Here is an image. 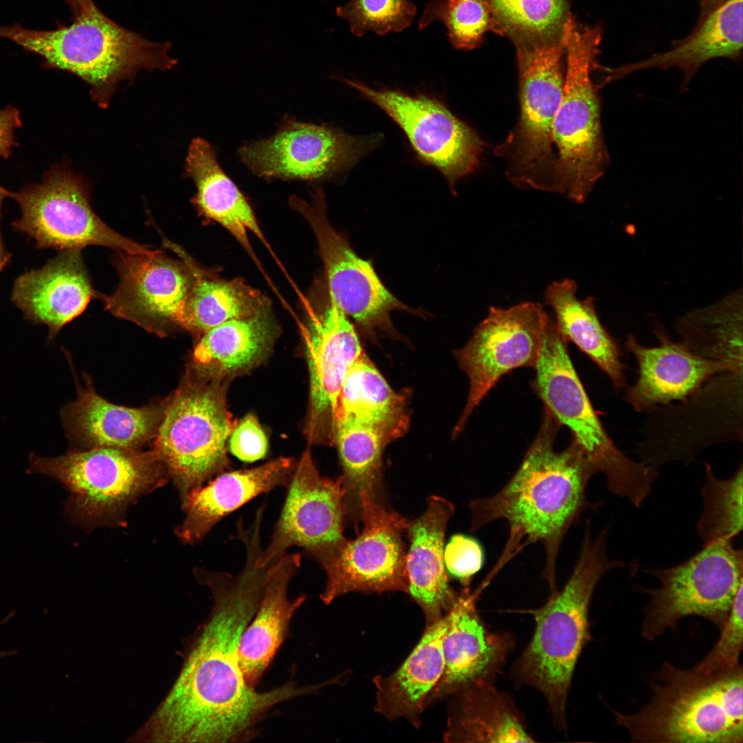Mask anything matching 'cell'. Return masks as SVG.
<instances>
[{"mask_svg": "<svg viewBox=\"0 0 743 743\" xmlns=\"http://www.w3.org/2000/svg\"><path fill=\"white\" fill-rule=\"evenodd\" d=\"M246 553L237 574L195 570L200 583L211 591V612L195 634L173 686L133 740L247 742L275 706L323 686L289 681L260 692L246 682L239 665V643L259 606L268 567L256 565L257 547L246 546Z\"/></svg>", "mask_w": 743, "mask_h": 743, "instance_id": "6da1fadb", "label": "cell"}, {"mask_svg": "<svg viewBox=\"0 0 743 743\" xmlns=\"http://www.w3.org/2000/svg\"><path fill=\"white\" fill-rule=\"evenodd\" d=\"M560 427L544 409L539 432L512 477L495 494L469 504L471 532L498 520L508 527L502 552L479 586L482 590L524 548L537 543L545 555L543 577L550 593L557 590V561L564 537L585 510L597 506L587 497L596 472L579 445L572 440L564 450L554 449Z\"/></svg>", "mask_w": 743, "mask_h": 743, "instance_id": "7a4b0ae2", "label": "cell"}, {"mask_svg": "<svg viewBox=\"0 0 743 743\" xmlns=\"http://www.w3.org/2000/svg\"><path fill=\"white\" fill-rule=\"evenodd\" d=\"M608 536L609 529L604 528L593 537L590 522H586L581 551L566 583L550 593L543 605L526 611L534 616L535 629L513 667L515 680L543 694L556 726L563 731L572 678L589 638L592 597L607 572L625 566L608 557Z\"/></svg>", "mask_w": 743, "mask_h": 743, "instance_id": "3957f363", "label": "cell"}, {"mask_svg": "<svg viewBox=\"0 0 743 743\" xmlns=\"http://www.w3.org/2000/svg\"><path fill=\"white\" fill-rule=\"evenodd\" d=\"M0 38L36 54L48 68L69 72L91 87L90 95L107 108L119 83L142 70L171 69L169 43L151 41L111 21L97 7L54 30H34L19 23L0 27Z\"/></svg>", "mask_w": 743, "mask_h": 743, "instance_id": "277c9868", "label": "cell"}, {"mask_svg": "<svg viewBox=\"0 0 743 743\" xmlns=\"http://www.w3.org/2000/svg\"><path fill=\"white\" fill-rule=\"evenodd\" d=\"M653 696L636 713L614 711L634 741L673 743L743 742V671L713 674L665 661L650 684Z\"/></svg>", "mask_w": 743, "mask_h": 743, "instance_id": "5b68a950", "label": "cell"}, {"mask_svg": "<svg viewBox=\"0 0 743 743\" xmlns=\"http://www.w3.org/2000/svg\"><path fill=\"white\" fill-rule=\"evenodd\" d=\"M602 28L580 27L569 15L563 32L566 53L563 95L552 126L556 147L554 192L583 203L610 162L601 120V100L593 78Z\"/></svg>", "mask_w": 743, "mask_h": 743, "instance_id": "8992f818", "label": "cell"}, {"mask_svg": "<svg viewBox=\"0 0 743 743\" xmlns=\"http://www.w3.org/2000/svg\"><path fill=\"white\" fill-rule=\"evenodd\" d=\"M531 386L546 409L572 433L586 459L606 479L608 491L640 508L658 477L657 469L627 457L609 436L575 370L554 321L543 336Z\"/></svg>", "mask_w": 743, "mask_h": 743, "instance_id": "52a82bcc", "label": "cell"}, {"mask_svg": "<svg viewBox=\"0 0 743 743\" xmlns=\"http://www.w3.org/2000/svg\"><path fill=\"white\" fill-rule=\"evenodd\" d=\"M29 473L55 479L68 491L65 512L85 526L119 521L141 495L164 484L167 472L152 449L96 447L55 457L32 453Z\"/></svg>", "mask_w": 743, "mask_h": 743, "instance_id": "ba28073f", "label": "cell"}, {"mask_svg": "<svg viewBox=\"0 0 743 743\" xmlns=\"http://www.w3.org/2000/svg\"><path fill=\"white\" fill-rule=\"evenodd\" d=\"M235 425L220 386L208 377L188 372L166 398L153 450L182 504L228 466L226 442Z\"/></svg>", "mask_w": 743, "mask_h": 743, "instance_id": "9c48e42d", "label": "cell"}, {"mask_svg": "<svg viewBox=\"0 0 743 743\" xmlns=\"http://www.w3.org/2000/svg\"><path fill=\"white\" fill-rule=\"evenodd\" d=\"M516 48L520 115L495 152L505 160L507 177L515 186L554 192L552 126L563 95V38Z\"/></svg>", "mask_w": 743, "mask_h": 743, "instance_id": "30bf717a", "label": "cell"}, {"mask_svg": "<svg viewBox=\"0 0 743 743\" xmlns=\"http://www.w3.org/2000/svg\"><path fill=\"white\" fill-rule=\"evenodd\" d=\"M89 189L87 182L67 164L52 166L39 183L10 192L21 211L11 224L12 230L32 239L37 249L81 250L96 245L148 256L162 252L107 225L92 210Z\"/></svg>", "mask_w": 743, "mask_h": 743, "instance_id": "8fae6325", "label": "cell"}, {"mask_svg": "<svg viewBox=\"0 0 743 743\" xmlns=\"http://www.w3.org/2000/svg\"><path fill=\"white\" fill-rule=\"evenodd\" d=\"M645 572L660 584L640 588L649 596L641 629L644 638L653 640L690 616L721 627L743 585V552L733 541H715L676 566Z\"/></svg>", "mask_w": 743, "mask_h": 743, "instance_id": "7c38bea8", "label": "cell"}, {"mask_svg": "<svg viewBox=\"0 0 743 743\" xmlns=\"http://www.w3.org/2000/svg\"><path fill=\"white\" fill-rule=\"evenodd\" d=\"M359 514L363 523L361 533L315 560L327 575L320 594L326 605L351 592L408 593L402 535L409 521L367 493L359 497Z\"/></svg>", "mask_w": 743, "mask_h": 743, "instance_id": "4fadbf2b", "label": "cell"}, {"mask_svg": "<svg viewBox=\"0 0 743 743\" xmlns=\"http://www.w3.org/2000/svg\"><path fill=\"white\" fill-rule=\"evenodd\" d=\"M550 321L541 304L524 302L509 308L491 307L455 357L470 387L464 409L453 432L456 438L499 379L519 367L535 368Z\"/></svg>", "mask_w": 743, "mask_h": 743, "instance_id": "5bb4252c", "label": "cell"}, {"mask_svg": "<svg viewBox=\"0 0 743 743\" xmlns=\"http://www.w3.org/2000/svg\"><path fill=\"white\" fill-rule=\"evenodd\" d=\"M383 110L401 128L418 158L436 168L454 189L478 166L484 144L439 100L340 78Z\"/></svg>", "mask_w": 743, "mask_h": 743, "instance_id": "9a60e30c", "label": "cell"}, {"mask_svg": "<svg viewBox=\"0 0 743 743\" xmlns=\"http://www.w3.org/2000/svg\"><path fill=\"white\" fill-rule=\"evenodd\" d=\"M288 493L270 541L259 552L256 565L263 568L293 546L316 560L346 539L343 535L349 508L342 477L322 476L305 451L297 462Z\"/></svg>", "mask_w": 743, "mask_h": 743, "instance_id": "2e32d148", "label": "cell"}, {"mask_svg": "<svg viewBox=\"0 0 743 743\" xmlns=\"http://www.w3.org/2000/svg\"><path fill=\"white\" fill-rule=\"evenodd\" d=\"M290 204L308 222L317 243L327 278L328 294L338 306L367 332L395 331L391 312L413 313L385 286L372 263L358 256L347 240L328 221L324 193L316 191L313 204L292 197Z\"/></svg>", "mask_w": 743, "mask_h": 743, "instance_id": "e0dca14e", "label": "cell"}, {"mask_svg": "<svg viewBox=\"0 0 743 743\" xmlns=\"http://www.w3.org/2000/svg\"><path fill=\"white\" fill-rule=\"evenodd\" d=\"M375 134L356 136L337 129L286 120L268 139L243 147L241 161L264 177L314 180L356 163L379 142Z\"/></svg>", "mask_w": 743, "mask_h": 743, "instance_id": "ac0fdd59", "label": "cell"}, {"mask_svg": "<svg viewBox=\"0 0 743 743\" xmlns=\"http://www.w3.org/2000/svg\"><path fill=\"white\" fill-rule=\"evenodd\" d=\"M115 264L120 281L112 294L102 297L106 310L158 336L180 327L193 281L184 261L170 259L162 251L153 256L119 251Z\"/></svg>", "mask_w": 743, "mask_h": 743, "instance_id": "d6986e66", "label": "cell"}, {"mask_svg": "<svg viewBox=\"0 0 743 743\" xmlns=\"http://www.w3.org/2000/svg\"><path fill=\"white\" fill-rule=\"evenodd\" d=\"M350 319L327 292L304 330L310 374L311 435L334 442V416L345 378L363 352Z\"/></svg>", "mask_w": 743, "mask_h": 743, "instance_id": "ffe728a7", "label": "cell"}, {"mask_svg": "<svg viewBox=\"0 0 743 743\" xmlns=\"http://www.w3.org/2000/svg\"><path fill=\"white\" fill-rule=\"evenodd\" d=\"M480 595L464 591L451 610L442 640L444 669L425 707L475 685L493 684L515 645L509 633L491 632L480 617Z\"/></svg>", "mask_w": 743, "mask_h": 743, "instance_id": "44dd1931", "label": "cell"}, {"mask_svg": "<svg viewBox=\"0 0 743 743\" xmlns=\"http://www.w3.org/2000/svg\"><path fill=\"white\" fill-rule=\"evenodd\" d=\"M658 345L647 347L629 335L625 343L638 364V378L625 400L638 412L654 411L674 401H683L713 377L726 372L742 373L732 365L701 357L681 342L674 341L658 326Z\"/></svg>", "mask_w": 743, "mask_h": 743, "instance_id": "7402d4cb", "label": "cell"}, {"mask_svg": "<svg viewBox=\"0 0 743 743\" xmlns=\"http://www.w3.org/2000/svg\"><path fill=\"white\" fill-rule=\"evenodd\" d=\"M80 250H64L15 280L11 300L25 319L48 327V338L80 315L94 296Z\"/></svg>", "mask_w": 743, "mask_h": 743, "instance_id": "603a6c76", "label": "cell"}, {"mask_svg": "<svg viewBox=\"0 0 743 743\" xmlns=\"http://www.w3.org/2000/svg\"><path fill=\"white\" fill-rule=\"evenodd\" d=\"M301 557L288 552L268 566L257 610L240 637L238 660L248 685L257 687L287 636L297 610L306 599L301 594L288 596L292 579L301 567Z\"/></svg>", "mask_w": 743, "mask_h": 743, "instance_id": "cb8c5ba5", "label": "cell"}, {"mask_svg": "<svg viewBox=\"0 0 743 743\" xmlns=\"http://www.w3.org/2000/svg\"><path fill=\"white\" fill-rule=\"evenodd\" d=\"M297 462L280 457L252 469L222 472L191 492L182 504L185 517L176 528L184 543L194 544L228 514L256 497L288 486Z\"/></svg>", "mask_w": 743, "mask_h": 743, "instance_id": "d4e9b609", "label": "cell"}, {"mask_svg": "<svg viewBox=\"0 0 743 743\" xmlns=\"http://www.w3.org/2000/svg\"><path fill=\"white\" fill-rule=\"evenodd\" d=\"M454 512L450 502L431 496L424 513L409 521L406 530L408 594L422 610L427 625L449 613L459 597L449 583L444 559L446 527Z\"/></svg>", "mask_w": 743, "mask_h": 743, "instance_id": "484cf974", "label": "cell"}, {"mask_svg": "<svg viewBox=\"0 0 743 743\" xmlns=\"http://www.w3.org/2000/svg\"><path fill=\"white\" fill-rule=\"evenodd\" d=\"M166 398L140 408L113 404L87 385L62 411L71 440L85 448L140 449L153 441L164 416Z\"/></svg>", "mask_w": 743, "mask_h": 743, "instance_id": "4316f807", "label": "cell"}, {"mask_svg": "<svg viewBox=\"0 0 743 743\" xmlns=\"http://www.w3.org/2000/svg\"><path fill=\"white\" fill-rule=\"evenodd\" d=\"M450 621L451 612L427 625L417 645L396 671L387 677H374L376 711L389 720L402 718L420 726L427 699L443 671L442 640Z\"/></svg>", "mask_w": 743, "mask_h": 743, "instance_id": "83f0119b", "label": "cell"}, {"mask_svg": "<svg viewBox=\"0 0 743 743\" xmlns=\"http://www.w3.org/2000/svg\"><path fill=\"white\" fill-rule=\"evenodd\" d=\"M742 49V0H728L710 13L674 49L645 61L607 69L603 84L648 68H678L687 85L699 68L715 58L737 60Z\"/></svg>", "mask_w": 743, "mask_h": 743, "instance_id": "f1b7e54d", "label": "cell"}, {"mask_svg": "<svg viewBox=\"0 0 743 743\" xmlns=\"http://www.w3.org/2000/svg\"><path fill=\"white\" fill-rule=\"evenodd\" d=\"M185 169L195 183L197 193L192 202L202 215L225 228L253 258L249 233L270 250L251 206L223 171L206 140H192Z\"/></svg>", "mask_w": 743, "mask_h": 743, "instance_id": "f546056e", "label": "cell"}, {"mask_svg": "<svg viewBox=\"0 0 743 743\" xmlns=\"http://www.w3.org/2000/svg\"><path fill=\"white\" fill-rule=\"evenodd\" d=\"M444 739L453 742H531L522 715L493 684L472 685L452 695Z\"/></svg>", "mask_w": 743, "mask_h": 743, "instance_id": "4dcf8cb0", "label": "cell"}, {"mask_svg": "<svg viewBox=\"0 0 743 743\" xmlns=\"http://www.w3.org/2000/svg\"><path fill=\"white\" fill-rule=\"evenodd\" d=\"M577 291L572 279L554 281L545 290V303L553 310L554 323L565 341L573 343L609 377L615 389H620L625 385V366L619 346L601 323L594 299L580 300Z\"/></svg>", "mask_w": 743, "mask_h": 743, "instance_id": "1f68e13d", "label": "cell"}, {"mask_svg": "<svg viewBox=\"0 0 743 743\" xmlns=\"http://www.w3.org/2000/svg\"><path fill=\"white\" fill-rule=\"evenodd\" d=\"M337 418L371 427L389 444L408 429L407 396L389 386L363 352L343 383L334 421Z\"/></svg>", "mask_w": 743, "mask_h": 743, "instance_id": "d6a6232c", "label": "cell"}, {"mask_svg": "<svg viewBox=\"0 0 743 743\" xmlns=\"http://www.w3.org/2000/svg\"><path fill=\"white\" fill-rule=\"evenodd\" d=\"M190 268L193 281L185 300L179 326L194 335L230 319L254 315L270 307L262 294L243 280H220L200 269L179 246L169 245Z\"/></svg>", "mask_w": 743, "mask_h": 743, "instance_id": "836d02e7", "label": "cell"}, {"mask_svg": "<svg viewBox=\"0 0 743 743\" xmlns=\"http://www.w3.org/2000/svg\"><path fill=\"white\" fill-rule=\"evenodd\" d=\"M270 307L225 321L204 333L192 355L193 372L209 377L248 367L266 352L274 336Z\"/></svg>", "mask_w": 743, "mask_h": 743, "instance_id": "e575fe53", "label": "cell"}, {"mask_svg": "<svg viewBox=\"0 0 743 743\" xmlns=\"http://www.w3.org/2000/svg\"><path fill=\"white\" fill-rule=\"evenodd\" d=\"M742 292H734L711 306L681 319L677 330L694 354L743 372Z\"/></svg>", "mask_w": 743, "mask_h": 743, "instance_id": "d590c367", "label": "cell"}, {"mask_svg": "<svg viewBox=\"0 0 743 743\" xmlns=\"http://www.w3.org/2000/svg\"><path fill=\"white\" fill-rule=\"evenodd\" d=\"M334 442L343 469L341 477L349 511L353 501L359 512L361 494L376 496L383 451L388 443L375 429L344 418L334 421Z\"/></svg>", "mask_w": 743, "mask_h": 743, "instance_id": "8d00e7d4", "label": "cell"}, {"mask_svg": "<svg viewBox=\"0 0 743 743\" xmlns=\"http://www.w3.org/2000/svg\"><path fill=\"white\" fill-rule=\"evenodd\" d=\"M486 1L493 14V30L515 45L561 39L570 15L565 0Z\"/></svg>", "mask_w": 743, "mask_h": 743, "instance_id": "74e56055", "label": "cell"}, {"mask_svg": "<svg viewBox=\"0 0 743 743\" xmlns=\"http://www.w3.org/2000/svg\"><path fill=\"white\" fill-rule=\"evenodd\" d=\"M704 470L703 510L696 524L697 533L703 545L733 541L742 530V465L726 479L716 477L708 463Z\"/></svg>", "mask_w": 743, "mask_h": 743, "instance_id": "f35d334b", "label": "cell"}, {"mask_svg": "<svg viewBox=\"0 0 743 743\" xmlns=\"http://www.w3.org/2000/svg\"><path fill=\"white\" fill-rule=\"evenodd\" d=\"M442 22L452 45L469 50L477 47L484 34L493 29L491 7L486 0H431L419 22L420 30L433 21Z\"/></svg>", "mask_w": 743, "mask_h": 743, "instance_id": "ab89813d", "label": "cell"}, {"mask_svg": "<svg viewBox=\"0 0 743 743\" xmlns=\"http://www.w3.org/2000/svg\"><path fill=\"white\" fill-rule=\"evenodd\" d=\"M336 12L354 35L361 36L367 32L383 35L404 30L413 22L416 8L410 0H350Z\"/></svg>", "mask_w": 743, "mask_h": 743, "instance_id": "60d3db41", "label": "cell"}, {"mask_svg": "<svg viewBox=\"0 0 743 743\" xmlns=\"http://www.w3.org/2000/svg\"><path fill=\"white\" fill-rule=\"evenodd\" d=\"M743 585L735 596L729 615L721 628L719 639L711 652L693 669L703 674H713L740 665L743 645Z\"/></svg>", "mask_w": 743, "mask_h": 743, "instance_id": "b9f144b4", "label": "cell"}, {"mask_svg": "<svg viewBox=\"0 0 743 743\" xmlns=\"http://www.w3.org/2000/svg\"><path fill=\"white\" fill-rule=\"evenodd\" d=\"M445 567L463 585L468 586L483 566L484 553L481 544L464 535H453L444 552Z\"/></svg>", "mask_w": 743, "mask_h": 743, "instance_id": "7bdbcfd3", "label": "cell"}, {"mask_svg": "<svg viewBox=\"0 0 743 743\" xmlns=\"http://www.w3.org/2000/svg\"><path fill=\"white\" fill-rule=\"evenodd\" d=\"M231 453L245 462L263 458L268 451V440L257 418L248 414L236 424L230 435Z\"/></svg>", "mask_w": 743, "mask_h": 743, "instance_id": "ee69618b", "label": "cell"}, {"mask_svg": "<svg viewBox=\"0 0 743 743\" xmlns=\"http://www.w3.org/2000/svg\"><path fill=\"white\" fill-rule=\"evenodd\" d=\"M21 125L20 111L17 108L8 105L0 109V158L11 155L12 147L17 146L14 130Z\"/></svg>", "mask_w": 743, "mask_h": 743, "instance_id": "f6af8a7d", "label": "cell"}, {"mask_svg": "<svg viewBox=\"0 0 743 743\" xmlns=\"http://www.w3.org/2000/svg\"><path fill=\"white\" fill-rule=\"evenodd\" d=\"M10 191H8L0 184V221L2 203L6 197H10ZM10 259L11 254L6 250L3 245L0 228V272L3 270L10 263Z\"/></svg>", "mask_w": 743, "mask_h": 743, "instance_id": "bcb514c9", "label": "cell"}, {"mask_svg": "<svg viewBox=\"0 0 743 743\" xmlns=\"http://www.w3.org/2000/svg\"><path fill=\"white\" fill-rule=\"evenodd\" d=\"M728 0H699L700 13L698 23L702 22L710 13L723 5Z\"/></svg>", "mask_w": 743, "mask_h": 743, "instance_id": "7dc6e473", "label": "cell"}, {"mask_svg": "<svg viewBox=\"0 0 743 743\" xmlns=\"http://www.w3.org/2000/svg\"><path fill=\"white\" fill-rule=\"evenodd\" d=\"M66 1L70 6L75 17L96 7L91 0H66Z\"/></svg>", "mask_w": 743, "mask_h": 743, "instance_id": "c3c4849f", "label": "cell"}, {"mask_svg": "<svg viewBox=\"0 0 743 743\" xmlns=\"http://www.w3.org/2000/svg\"><path fill=\"white\" fill-rule=\"evenodd\" d=\"M4 624H5V621L3 619H1L0 620V627L1 625H3ZM16 654H17V651L14 650V649L1 650V651H0V659L3 658H5V657L14 656Z\"/></svg>", "mask_w": 743, "mask_h": 743, "instance_id": "681fc988", "label": "cell"}]
</instances>
